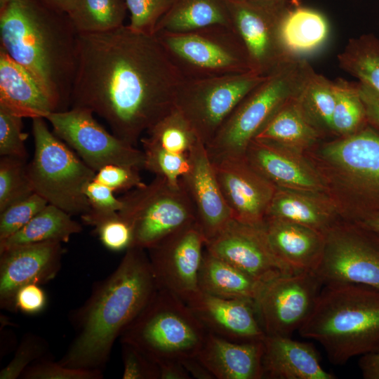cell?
Instances as JSON below:
<instances>
[{
  "instance_id": "obj_11",
  "label": "cell",
  "mask_w": 379,
  "mask_h": 379,
  "mask_svg": "<svg viewBox=\"0 0 379 379\" xmlns=\"http://www.w3.org/2000/svg\"><path fill=\"white\" fill-rule=\"evenodd\" d=\"M266 77L248 72L183 80L176 93L175 107L207 146L239 102Z\"/></svg>"
},
{
  "instance_id": "obj_45",
  "label": "cell",
  "mask_w": 379,
  "mask_h": 379,
  "mask_svg": "<svg viewBox=\"0 0 379 379\" xmlns=\"http://www.w3.org/2000/svg\"><path fill=\"white\" fill-rule=\"evenodd\" d=\"M93 227L94 232L107 249L112 251H126L131 246V229L119 213L102 218Z\"/></svg>"
},
{
  "instance_id": "obj_40",
  "label": "cell",
  "mask_w": 379,
  "mask_h": 379,
  "mask_svg": "<svg viewBox=\"0 0 379 379\" xmlns=\"http://www.w3.org/2000/svg\"><path fill=\"white\" fill-rule=\"evenodd\" d=\"M130 13L128 27L138 32L154 34L161 18L175 0H125Z\"/></svg>"
},
{
  "instance_id": "obj_5",
  "label": "cell",
  "mask_w": 379,
  "mask_h": 379,
  "mask_svg": "<svg viewBox=\"0 0 379 379\" xmlns=\"http://www.w3.org/2000/svg\"><path fill=\"white\" fill-rule=\"evenodd\" d=\"M312 66L304 58H290L252 89L206 146L210 159L244 157L250 142L271 117L295 98Z\"/></svg>"
},
{
  "instance_id": "obj_33",
  "label": "cell",
  "mask_w": 379,
  "mask_h": 379,
  "mask_svg": "<svg viewBox=\"0 0 379 379\" xmlns=\"http://www.w3.org/2000/svg\"><path fill=\"white\" fill-rule=\"evenodd\" d=\"M82 231L81 225L71 215L48 204L17 232L0 241V251L8 248L45 241L67 242Z\"/></svg>"
},
{
  "instance_id": "obj_25",
  "label": "cell",
  "mask_w": 379,
  "mask_h": 379,
  "mask_svg": "<svg viewBox=\"0 0 379 379\" xmlns=\"http://www.w3.org/2000/svg\"><path fill=\"white\" fill-rule=\"evenodd\" d=\"M263 340L236 342L211 332L197 357L217 379L263 378Z\"/></svg>"
},
{
  "instance_id": "obj_18",
  "label": "cell",
  "mask_w": 379,
  "mask_h": 379,
  "mask_svg": "<svg viewBox=\"0 0 379 379\" xmlns=\"http://www.w3.org/2000/svg\"><path fill=\"white\" fill-rule=\"evenodd\" d=\"M211 161L233 218L262 226L277 187L256 171L245 156L221 157Z\"/></svg>"
},
{
  "instance_id": "obj_13",
  "label": "cell",
  "mask_w": 379,
  "mask_h": 379,
  "mask_svg": "<svg viewBox=\"0 0 379 379\" xmlns=\"http://www.w3.org/2000/svg\"><path fill=\"white\" fill-rule=\"evenodd\" d=\"M93 114L88 109L70 107L51 112L45 119L55 135L95 172L109 164L145 169L143 151L109 133Z\"/></svg>"
},
{
  "instance_id": "obj_50",
  "label": "cell",
  "mask_w": 379,
  "mask_h": 379,
  "mask_svg": "<svg viewBox=\"0 0 379 379\" xmlns=\"http://www.w3.org/2000/svg\"><path fill=\"white\" fill-rule=\"evenodd\" d=\"M159 379H190L192 378L181 361L168 360L157 364Z\"/></svg>"
},
{
  "instance_id": "obj_30",
  "label": "cell",
  "mask_w": 379,
  "mask_h": 379,
  "mask_svg": "<svg viewBox=\"0 0 379 379\" xmlns=\"http://www.w3.org/2000/svg\"><path fill=\"white\" fill-rule=\"evenodd\" d=\"M329 32V24L323 13L300 4L289 8L280 24L281 39L291 58H304L319 50Z\"/></svg>"
},
{
  "instance_id": "obj_31",
  "label": "cell",
  "mask_w": 379,
  "mask_h": 379,
  "mask_svg": "<svg viewBox=\"0 0 379 379\" xmlns=\"http://www.w3.org/2000/svg\"><path fill=\"white\" fill-rule=\"evenodd\" d=\"M264 284L204 250L198 277L199 291L224 298L255 301Z\"/></svg>"
},
{
  "instance_id": "obj_36",
  "label": "cell",
  "mask_w": 379,
  "mask_h": 379,
  "mask_svg": "<svg viewBox=\"0 0 379 379\" xmlns=\"http://www.w3.org/2000/svg\"><path fill=\"white\" fill-rule=\"evenodd\" d=\"M125 0H79L68 13L77 33H99L124 25Z\"/></svg>"
},
{
  "instance_id": "obj_29",
  "label": "cell",
  "mask_w": 379,
  "mask_h": 379,
  "mask_svg": "<svg viewBox=\"0 0 379 379\" xmlns=\"http://www.w3.org/2000/svg\"><path fill=\"white\" fill-rule=\"evenodd\" d=\"M296 97L284 104L254 139L302 154L314 147L322 133L306 116Z\"/></svg>"
},
{
  "instance_id": "obj_55",
  "label": "cell",
  "mask_w": 379,
  "mask_h": 379,
  "mask_svg": "<svg viewBox=\"0 0 379 379\" xmlns=\"http://www.w3.org/2000/svg\"><path fill=\"white\" fill-rule=\"evenodd\" d=\"M360 222L379 234V215L368 218Z\"/></svg>"
},
{
  "instance_id": "obj_12",
  "label": "cell",
  "mask_w": 379,
  "mask_h": 379,
  "mask_svg": "<svg viewBox=\"0 0 379 379\" xmlns=\"http://www.w3.org/2000/svg\"><path fill=\"white\" fill-rule=\"evenodd\" d=\"M316 271L324 285L356 284L379 289V234L360 222L335 223L325 234Z\"/></svg>"
},
{
  "instance_id": "obj_21",
  "label": "cell",
  "mask_w": 379,
  "mask_h": 379,
  "mask_svg": "<svg viewBox=\"0 0 379 379\" xmlns=\"http://www.w3.org/2000/svg\"><path fill=\"white\" fill-rule=\"evenodd\" d=\"M189 196L206 244L233 219L220 191L205 145L199 140L190 154L189 171L180 179Z\"/></svg>"
},
{
  "instance_id": "obj_15",
  "label": "cell",
  "mask_w": 379,
  "mask_h": 379,
  "mask_svg": "<svg viewBox=\"0 0 379 379\" xmlns=\"http://www.w3.org/2000/svg\"><path fill=\"white\" fill-rule=\"evenodd\" d=\"M227 4L232 25L246 48L251 72L268 76L291 58L281 39L280 24L286 11L297 5H258L234 0H227Z\"/></svg>"
},
{
  "instance_id": "obj_22",
  "label": "cell",
  "mask_w": 379,
  "mask_h": 379,
  "mask_svg": "<svg viewBox=\"0 0 379 379\" xmlns=\"http://www.w3.org/2000/svg\"><path fill=\"white\" fill-rule=\"evenodd\" d=\"M208 332L236 342L262 340L255 301L224 298L199 291L185 301Z\"/></svg>"
},
{
  "instance_id": "obj_3",
  "label": "cell",
  "mask_w": 379,
  "mask_h": 379,
  "mask_svg": "<svg viewBox=\"0 0 379 379\" xmlns=\"http://www.w3.org/2000/svg\"><path fill=\"white\" fill-rule=\"evenodd\" d=\"M77 36L67 13L41 0H9L0 9V48L32 76L55 112L71 107Z\"/></svg>"
},
{
  "instance_id": "obj_51",
  "label": "cell",
  "mask_w": 379,
  "mask_h": 379,
  "mask_svg": "<svg viewBox=\"0 0 379 379\" xmlns=\"http://www.w3.org/2000/svg\"><path fill=\"white\" fill-rule=\"evenodd\" d=\"M358 366L364 379H379V351L361 356Z\"/></svg>"
},
{
  "instance_id": "obj_20",
  "label": "cell",
  "mask_w": 379,
  "mask_h": 379,
  "mask_svg": "<svg viewBox=\"0 0 379 379\" xmlns=\"http://www.w3.org/2000/svg\"><path fill=\"white\" fill-rule=\"evenodd\" d=\"M64 249L59 241L12 246L0 251V307L16 312L17 291L29 284L53 280L61 267Z\"/></svg>"
},
{
  "instance_id": "obj_28",
  "label": "cell",
  "mask_w": 379,
  "mask_h": 379,
  "mask_svg": "<svg viewBox=\"0 0 379 379\" xmlns=\"http://www.w3.org/2000/svg\"><path fill=\"white\" fill-rule=\"evenodd\" d=\"M339 212L336 201L327 193L277 187L267 217L295 222L324 234L338 222Z\"/></svg>"
},
{
  "instance_id": "obj_39",
  "label": "cell",
  "mask_w": 379,
  "mask_h": 379,
  "mask_svg": "<svg viewBox=\"0 0 379 379\" xmlns=\"http://www.w3.org/2000/svg\"><path fill=\"white\" fill-rule=\"evenodd\" d=\"M48 204L44 198L34 192L1 211L0 241L20 230Z\"/></svg>"
},
{
  "instance_id": "obj_23",
  "label": "cell",
  "mask_w": 379,
  "mask_h": 379,
  "mask_svg": "<svg viewBox=\"0 0 379 379\" xmlns=\"http://www.w3.org/2000/svg\"><path fill=\"white\" fill-rule=\"evenodd\" d=\"M245 157L277 187L318 193L330 191L323 174L302 154L253 139Z\"/></svg>"
},
{
  "instance_id": "obj_27",
  "label": "cell",
  "mask_w": 379,
  "mask_h": 379,
  "mask_svg": "<svg viewBox=\"0 0 379 379\" xmlns=\"http://www.w3.org/2000/svg\"><path fill=\"white\" fill-rule=\"evenodd\" d=\"M0 107L22 118H44L55 109L32 76L0 48Z\"/></svg>"
},
{
  "instance_id": "obj_52",
  "label": "cell",
  "mask_w": 379,
  "mask_h": 379,
  "mask_svg": "<svg viewBox=\"0 0 379 379\" xmlns=\"http://www.w3.org/2000/svg\"><path fill=\"white\" fill-rule=\"evenodd\" d=\"M192 378L215 379L210 371L201 363L197 357L181 361Z\"/></svg>"
},
{
  "instance_id": "obj_38",
  "label": "cell",
  "mask_w": 379,
  "mask_h": 379,
  "mask_svg": "<svg viewBox=\"0 0 379 379\" xmlns=\"http://www.w3.org/2000/svg\"><path fill=\"white\" fill-rule=\"evenodd\" d=\"M26 161L13 157H1L0 212L34 192Z\"/></svg>"
},
{
  "instance_id": "obj_46",
  "label": "cell",
  "mask_w": 379,
  "mask_h": 379,
  "mask_svg": "<svg viewBox=\"0 0 379 379\" xmlns=\"http://www.w3.org/2000/svg\"><path fill=\"white\" fill-rule=\"evenodd\" d=\"M139 171L133 167L109 164L98 170L93 180L106 185L114 192L130 191L145 184Z\"/></svg>"
},
{
  "instance_id": "obj_42",
  "label": "cell",
  "mask_w": 379,
  "mask_h": 379,
  "mask_svg": "<svg viewBox=\"0 0 379 379\" xmlns=\"http://www.w3.org/2000/svg\"><path fill=\"white\" fill-rule=\"evenodd\" d=\"M22 118L0 107V155L27 160L25 145L27 134L22 131Z\"/></svg>"
},
{
  "instance_id": "obj_19",
  "label": "cell",
  "mask_w": 379,
  "mask_h": 379,
  "mask_svg": "<svg viewBox=\"0 0 379 379\" xmlns=\"http://www.w3.org/2000/svg\"><path fill=\"white\" fill-rule=\"evenodd\" d=\"M140 138L145 169L178 185L189 171L192 148L199 140L196 132L175 107Z\"/></svg>"
},
{
  "instance_id": "obj_44",
  "label": "cell",
  "mask_w": 379,
  "mask_h": 379,
  "mask_svg": "<svg viewBox=\"0 0 379 379\" xmlns=\"http://www.w3.org/2000/svg\"><path fill=\"white\" fill-rule=\"evenodd\" d=\"M84 193L90 204L88 212L81 215L86 225L96 218L114 214L121 207V199L115 197L110 188L93 180L86 185Z\"/></svg>"
},
{
  "instance_id": "obj_8",
  "label": "cell",
  "mask_w": 379,
  "mask_h": 379,
  "mask_svg": "<svg viewBox=\"0 0 379 379\" xmlns=\"http://www.w3.org/2000/svg\"><path fill=\"white\" fill-rule=\"evenodd\" d=\"M32 132L34 152L27 170L34 192L71 215L88 212L84 188L96 172L50 131L45 119H33Z\"/></svg>"
},
{
  "instance_id": "obj_2",
  "label": "cell",
  "mask_w": 379,
  "mask_h": 379,
  "mask_svg": "<svg viewBox=\"0 0 379 379\" xmlns=\"http://www.w3.org/2000/svg\"><path fill=\"white\" fill-rule=\"evenodd\" d=\"M157 289L146 250L127 248L113 272L95 283L84 303L71 313L76 333L58 362L70 368L102 371L115 340Z\"/></svg>"
},
{
  "instance_id": "obj_1",
  "label": "cell",
  "mask_w": 379,
  "mask_h": 379,
  "mask_svg": "<svg viewBox=\"0 0 379 379\" xmlns=\"http://www.w3.org/2000/svg\"><path fill=\"white\" fill-rule=\"evenodd\" d=\"M182 81L155 34L124 25L78 33L70 107L91 110L114 135L135 146L175 109Z\"/></svg>"
},
{
  "instance_id": "obj_10",
  "label": "cell",
  "mask_w": 379,
  "mask_h": 379,
  "mask_svg": "<svg viewBox=\"0 0 379 379\" xmlns=\"http://www.w3.org/2000/svg\"><path fill=\"white\" fill-rule=\"evenodd\" d=\"M120 217L132 231L131 246L147 250L180 228L196 222L193 204L181 185L155 175L120 198ZM130 246V247H131Z\"/></svg>"
},
{
  "instance_id": "obj_41",
  "label": "cell",
  "mask_w": 379,
  "mask_h": 379,
  "mask_svg": "<svg viewBox=\"0 0 379 379\" xmlns=\"http://www.w3.org/2000/svg\"><path fill=\"white\" fill-rule=\"evenodd\" d=\"M47 352L48 343L44 338L33 333H27L12 360L1 370L0 379L20 378L29 366L45 357Z\"/></svg>"
},
{
  "instance_id": "obj_32",
  "label": "cell",
  "mask_w": 379,
  "mask_h": 379,
  "mask_svg": "<svg viewBox=\"0 0 379 379\" xmlns=\"http://www.w3.org/2000/svg\"><path fill=\"white\" fill-rule=\"evenodd\" d=\"M213 25L232 27L227 0H175L154 34L186 32Z\"/></svg>"
},
{
  "instance_id": "obj_6",
  "label": "cell",
  "mask_w": 379,
  "mask_h": 379,
  "mask_svg": "<svg viewBox=\"0 0 379 379\" xmlns=\"http://www.w3.org/2000/svg\"><path fill=\"white\" fill-rule=\"evenodd\" d=\"M206 333L182 299L158 288L145 307L124 329L119 340L159 364L197 357Z\"/></svg>"
},
{
  "instance_id": "obj_53",
  "label": "cell",
  "mask_w": 379,
  "mask_h": 379,
  "mask_svg": "<svg viewBox=\"0 0 379 379\" xmlns=\"http://www.w3.org/2000/svg\"><path fill=\"white\" fill-rule=\"evenodd\" d=\"M49 8L61 13H69L77 6L79 0H41Z\"/></svg>"
},
{
  "instance_id": "obj_37",
  "label": "cell",
  "mask_w": 379,
  "mask_h": 379,
  "mask_svg": "<svg viewBox=\"0 0 379 379\" xmlns=\"http://www.w3.org/2000/svg\"><path fill=\"white\" fill-rule=\"evenodd\" d=\"M335 103L331 119V133L339 137L352 135L368 123L356 83L343 79L335 81Z\"/></svg>"
},
{
  "instance_id": "obj_54",
  "label": "cell",
  "mask_w": 379,
  "mask_h": 379,
  "mask_svg": "<svg viewBox=\"0 0 379 379\" xmlns=\"http://www.w3.org/2000/svg\"><path fill=\"white\" fill-rule=\"evenodd\" d=\"M258 5L300 4L299 0H234Z\"/></svg>"
},
{
  "instance_id": "obj_4",
  "label": "cell",
  "mask_w": 379,
  "mask_h": 379,
  "mask_svg": "<svg viewBox=\"0 0 379 379\" xmlns=\"http://www.w3.org/2000/svg\"><path fill=\"white\" fill-rule=\"evenodd\" d=\"M318 342L338 366L379 351V289L356 284L324 285L298 330Z\"/></svg>"
},
{
  "instance_id": "obj_7",
  "label": "cell",
  "mask_w": 379,
  "mask_h": 379,
  "mask_svg": "<svg viewBox=\"0 0 379 379\" xmlns=\"http://www.w3.org/2000/svg\"><path fill=\"white\" fill-rule=\"evenodd\" d=\"M318 157L329 186L348 195V216L360 222L379 215V132L368 124L326 142Z\"/></svg>"
},
{
  "instance_id": "obj_43",
  "label": "cell",
  "mask_w": 379,
  "mask_h": 379,
  "mask_svg": "<svg viewBox=\"0 0 379 379\" xmlns=\"http://www.w3.org/2000/svg\"><path fill=\"white\" fill-rule=\"evenodd\" d=\"M23 379H102L100 370L74 368L65 366L46 357L34 362L22 373Z\"/></svg>"
},
{
  "instance_id": "obj_47",
  "label": "cell",
  "mask_w": 379,
  "mask_h": 379,
  "mask_svg": "<svg viewBox=\"0 0 379 379\" xmlns=\"http://www.w3.org/2000/svg\"><path fill=\"white\" fill-rule=\"evenodd\" d=\"M123 379H159L157 364L133 346L121 343Z\"/></svg>"
},
{
  "instance_id": "obj_9",
  "label": "cell",
  "mask_w": 379,
  "mask_h": 379,
  "mask_svg": "<svg viewBox=\"0 0 379 379\" xmlns=\"http://www.w3.org/2000/svg\"><path fill=\"white\" fill-rule=\"evenodd\" d=\"M154 34L183 80L251 72L246 48L233 27L213 25L186 32Z\"/></svg>"
},
{
  "instance_id": "obj_56",
  "label": "cell",
  "mask_w": 379,
  "mask_h": 379,
  "mask_svg": "<svg viewBox=\"0 0 379 379\" xmlns=\"http://www.w3.org/2000/svg\"><path fill=\"white\" fill-rule=\"evenodd\" d=\"M9 0H0V9L2 8Z\"/></svg>"
},
{
  "instance_id": "obj_49",
  "label": "cell",
  "mask_w": 379,
  "mask_h": 379,
  "mask_svg": "<svg viewBox=\"0 0 379 379\" xmlns=\"http://www.w3.org/2000/svg\"><path fill=\"white\" fill-rule=\"evenodd\" d=\"M356 85L368 124L379 128V91L361 82H357Z\"/></svg>"
},
{
  "instance_id": "obj_35",
  "label": "cell",
  "mask_w": 379,
  "mask_h": 379,
  "mask_svg": "<svg viewBox=\"0 0 379 379\" xmlns=\"http://www.w3.org/2000/svg\"><path fill=\"white\" fill-rule=\"evenodd\" d=\"M338 61L343 71L379 91V39L375 35L349 39Z\"/></svg>"
},
{
  "instance_id": "obj_26",
  "label": "cell",
  "mask_w": 379,
  "mask_h": 379,
  "mask_svg": "<svg viewBox=\"0 0 379 379\" xmlns=\"http://www.w3.org/2000/svg\"><path fill=\"white\" fill-rule=\"evenodd\" d=\"M276 255L295 272H316L322 258L324 234L290 221L267 217L263 225Z\"/></svg>"
},
{
  "instance_id": "obj_14",
  "label": "cell",
  "mask_w": 379,
  "mask_h": 379,
  "mask_svg": "<svg viewBox=\"0 0 379 379\" xmlns=\"http://www.w3.org/2000/svg\"><path fill=\"white\" fill-rule=\"evenodd\" d=\"M324 284L314 272H296L265 283L255 300L266 335L291 336L312 312Z\"/></svg>"
},
{
  "instance_id": "obj_48",
  "label": "cell",
  "mask_w": 379,
  "mask_h": 379,
  "mask_svg": "<svg viewBox=\"0 0 379 379\" xmlns=\"http://www.w3.org/2000/svg\"><path fill=\"white\" fill-rule=\"evenodd\" d=\"M47 297L38 284H29L21 287L15 297L16 311L27 314H36L45 308Z\"/></svg>"
},
{
  "instance_id": "obj_16",
  "label": "cell",
  "mask_w": 379,
  "mask_h": 379,
  "mask_svg": "<svg viewBox=\"0 0 379 379\" xmlns=\"http://www.w3.org/2000/svg\"><path fill=\"white\" fill-rule=\"evenodd\" d=\"M206 239L197 222L166 236L146 250L158 288L187 300L199 291Z\"/></svg>"
},
{
  "instance_id": "obj_34",
  "label": "cell",
  "mask_w": 379,
  "mask_h": 379,
  "mask_svg": "<svg viewBox=\"0 0 379 379\" xmlns=\"http://www.w3.org/2000/svg\"><path fill=\"white\" fill-rule=\"evenodd\" d=\"M296 99L306 116L322 134L331 133L335 103V81L312 68Z\"/></svg>"
},
{
  "instance_id": "obj_24",
  "label": "cell",
  "mask_w": 379,
  "mask_h": 379,
  "mask_svg": "<svg viewBox=\"0 0 379 379\" xmlns=\"http://www.w3.org/2000/svg\"><path fill=\"white\" fill-rule=\"evenodd\" d=\"M263 378L335 379L321 366V358L312 343L290 336L266 335L262 359Z\"/></svg>"
},
{
  "instance_id": "obj_17",
  "label": "cell",
  "mask_w": 379,
  "mask_h": 379,
  "mask_svg": "<svg viewBox=\"0 0 379 379\" xmlns=\"http://www.w3.org/2000/svg\"><path fill=\"white\" fill-rule=\"evenodd\" d=\"M263 225H251L233 218L206 244L205 248L262 284L296 272L276 255Z\"/></svg>"
}]
</instances>
